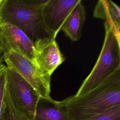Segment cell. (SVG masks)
I'll return each mask as SVG.
<instances>
[{
	"instance_id": "4fadbf2b",
	"label": "cell",
	"mask_w": 120,
	"mask_h": 120,
	"mask_svg": "<svg viewBox=\"0 0 120 120\" xmlns=\"http://www.w3.org/2000/svg\"><path fill=\"white\" fill-rule=\"evenodd\" d=\"M83 120H120V105L115 106Z\"/></svg>"
},
{
	"instance_id": "30bf717a",
	"label": "cell",
	"mask_w": 120,
	"mask_h": 120,
	"mask_svg": "<svg viewBox=\"0 0 120 120\" xmlns=\"http://www.w3.org/2000/svg\"><path fill=\"white\" fill-rule=\"evenodd\" d=\"M34 120H69L60 107L58 101L51 97H40L36 108Z\"/></svg>"
},
{
	"instance_id": "8fae6325",
	"label": "cell",
	"mask_w": 120,
	"mask_h": 120,
	"mask_svg": "<svg viewBox=\"0 0 120 120\" xmlns=\"http://www.w3.org/2000/svg\"><path fill=\"white\" fill-rule=\"evenodd\" d=\"M93 16L105 20V22L120 34V9L112 0H99L94 10Z\"/></svg>"
},
{
	"instance_id": "277c9868",
	"label": "cell",
	"mask_w": 120,
	"mask_h": 120,
	"mask_svg": "<svg viewBox=\"0 0 120 120\" xmlns=\"http://www.w3.org/2000/svg\"><path fill=\"white\" fill-rule=\"evenodd\" d=\"M0 59L31 84L41 97H50L51 77L44 74L33 61L12 51L3 52Z\"/></svg>"
},
{
	"instance_id": "9a60e30c",
	"label": "cell",
	"mask_w": 120,
	"mask_h": 120,
	"mask_svg": "<svg viewBox=\"0 0 120 120\" xmlns=\"http://www.w3.org/2000/svg\"><path fill=\"white\" fill-rule=\"evenodd\" d=\"M4 0H0V6H1V5L2 4V3H3Z\"/></svg>"
},
{
	"instance_id": "8992f818",
	"label": "cell",
	"mask_w": 120,
	"mask_h": 120,
	"mask_svg": "<svg viewBox=\"0 0 120 120\" xmlns=\"http://www.w3.org/2000/svg\"><path fill=\"white\" fill-rule=\"evenodd\" d=\"M55 38L48 37L34 43L33 61L44 74L50 77L65 60Z\"/></svg>"
},
{
	"instance_id": "5bb4252c",
	"label": "cell",
	"mask_w": 120,
	"mask_h": 120,
	"mask_svg": "<svg viewBox=\"0 0 120 120\" xmlns=\"http://www.w3.org/2000/svg\"><path fill=\"white\" fill-rule=\"evenodd\" d=\"M7 72V66L4 65L0 59V115L6 87Z\"/></svg>"
},
{
	"instance_id": "7a4b0ae2",
	"label": "cell",
	"mask_w": 120,
	"mask_h": 120,
	"mask_svg": "<svg viewBox=\"0 0 120 120\" xmlns=\"http://www.w3.org/2000/svg\"><path fill=\"white\" fill-rule=\"evenodd\" d=\"M48 0H4L0 6V25L12 24L34 43L50 36L45 28L42 9Z\"/></svg>"
},
{
	"instance_id": "7c38bea8",
	"label": "cell",
	"mask_w": 120,
	"mask_h": 120,
	"mask_svg": "<svg viewBox=\"0 0 120 120\" xmlns=\"http://www.w3.org/2000/svg\"><path fill=\"white\" fill-rule=\"evenodd\" d=\"M0 120H29L15 107L7 86L3 100Z\"/></svg>"
},
{
	"instance_id": "9c48e42d",
	"label": "cell",
	"mask_w": 120,
	"mask_h": 120,
	"mask_svg": "<svg viewBox=\"0 0 120 120\" xmlns=\"http://www.w3.org/2000/svg\"><path fill=\"white\" fill-rule=\"evenodd\" d=\"M86 13L81 1L76 5L65 20L60 30L72 41H77L81 37Z\"/></svg>"
},
{
	"instance_id": "ba28073f",
	"label": "cell",
	"mask_w": 120,
	"mask_h": 120,
	"mask_svg": "<svg viewBox=\"0 0 120 120\" xmlns=\"http://www.w3.org/2000/svg\"><path fill=\"white\" fill-rule=\"evenodd\" d=\"M9 51L16 52L33 61V43L17 27L4 24L0 25V54Z\"/></svg>"
},
{
	"instance_id": "6da1fadb",
	"label": "cell",
	"mask_w": 120,
	"mask_h": 120,
	"mask_svg": "<svg viewBox=\"0 0 120 120\" xmlns=\"http://www.w3.org/2000/svg\"><path fill=\"white\" fill-rule=\"evenodd\" d=\"M58 104L69 120H83L120 105V69L91 90Z\"/></svg>"
},
{
	"instance_id": "3957f363",
	"label": "cell",
	"mask_w": 120,
	"mask_h": 120,
	"mask_svg": "<svg viewBox=\"0 0 120 120\" xmlns=\"http://www.w3.org/2000/svg\"><path fill=\"white\" fill-rule=\"evenodd\" d=\"M105 37L99 57L93 69L82 82L75 96L94 89L120 69V34L105 22Z\"/></svg>"
},
{
	"instance_id": "52a82bcc",
	"label": "cell",
	"mask_w": 120,
	"mask_h": 120,
	"mask_svg": "<svg viewBox=\"0 0 120 120\" xmlns=\"http://www.w3.org/2000/svg\"><path fill=\"white\" fill-rule=\"evenodd\" d=\"M81 0H48L42 9V18L45 30L56 38L65 20Z\"/></svg>"
},
{
	"instance_id": "5b68a950",
	"label": "cell",
	"mask_w": 120,
	"mask_h": 120,
	"mask_svg": "<svg viewBox=\"0 0 120 120\" xmlns=\"http://www.w3.org/2000/svg\"><path fill=\"white\" fill-rule=\"evenodd\" d=\"M6 86L15 107L29 120H34L41 97L38 93L22 76L8 67Z\"/></svg>"
}]
</instances>
